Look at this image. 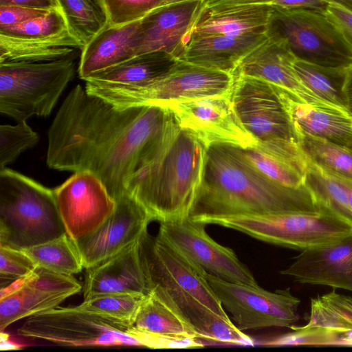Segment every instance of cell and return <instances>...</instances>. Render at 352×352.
<instances>
[{"label": "cell", "instance_id": "cell-1", "mask_svg": "<svg viewBox=\"0 0 352 352\" xmlns=\"http://www.w3.org/2000/svg\"><path fill=\"white\" fill-rule=\"evenodd\" d=\"M170 114L158 106L118 109L77 85L48 130L47 164L57 170L94 174L116 200L127 192Z\"/></svg>", "mask_w": 352, "mask_h": 352}, {"label": "cell", "instance_id": "cell-2", "mask_svg": "<svg viewBox=\"0 0 352 352\" xmlns=\"http://www.w3.org/2000/svg\"><path fill=\"white\" fill-rule=\"evenodd\" d=\"M311 190L280 184L265 176L246 157L243 148L216 143L206 148L201 185L189 217L268 213H318Z\"/></svg>", "mask_w": 352, "mask_h": 352}, {"label": "cell", "instance_id": "cell-3", "mask_svg": "<svg viewBox=\"0 0 352 352\" xmlns=\"http://www.w3.org/2000/svg\"><path fill=\"white\" fill-rule=\"evenodd\" d=\"M206 147L181 127L172 112L131 177L127 192L153 221L189 217L204 177Z\"/></svg>", "mask_w": 352, "mask_h": 352}, {"label": "cell", "instance_id": "cell-4", "mask_svg": "<svg viewBox=\"0 0 352 352\" xmlns=\"http://www.w3.org/2000/svg\"><path fill=\"white\" fill-rule=\"evenodd\" d=\"M139 254L149 292L170 305L186 322L208 308L230 318L206 277V272L148 230L139 239Z\"/></svg>", "mask_w": 352, "mask_h": 352}, {"label": "cell", "instance_id": "cell-5", "mask_svg": "<svg viewBox=\"0 0 352 352\" xmlns=\"http://www.w3.org/2000/svg\"><path fill=\"white\" fill-rule=\"evenodd\" d=\"M65 232L54 190L17 171L0 170V245L22 250Z\"/></svg>", "mask_w": 352, "mask_h": 352}, {"label": "cell", "instance_id": "cell-6", "mask_svg": "<svg viewBox=\"0 0 352 352\" xmlns=\"http://www.w3.org/2000/svg\"><path fill=\"white\" fill-rule=\"evenodd\" d=\"M74 57L0 63V112L16 122L50 115L75 74Z\"/></svg>", "mask_w": 352, "mask_h": 352}, {"label": "cell", "instance_id": "cell-7", "mask_svg": "<svg viewBox=\"0 0 352 352\" xmlns=\"http://www.w3.org/2000/svg\"><path fill=\"white\" fill-rule=\"evenodd\" d=\"M194 221L219 225L267 243L301 251L352 234L351 226L324 210L318 213L243 214L203 217Z\"/></svg>", "mask_w": 352, "mask_h": 352}, {"label": "cell", "instance_id": "cell-8", "mask_svg": "<svg viewBox=\"0 0 352 352\" xmlns=\"http://www.w3.org/2000/svg\"><path fill=\"white\" fill-rule=\"evenodd\" d=\"M272 6L267 34L283 41L297 60L338 69L352 67V47L327 13Z\"/></svg>", "mask_w": 352, "mask_h": 352}, {"label": "cell", "instance_id": "cell-9", "mask_svg": "<svg viewBox=\"0 0 352 352\" xmlns=\"http://www.w3.org/2000/svg\"><path fill=\"white\" fill-rule=\"evenodd\" d=\"M131 325L76 307H56L26 318L20 336L66 346H140Z\"/></svg>", "mask_w": 352, "mask_h": 352}, {"label": "cell", "instance_id": "cell-10", "mask_svg": "<svg viewBox=\"0 0 352 352\" xmlns=\"http://www.w3.org/2000/svg\"><path fill=\"white\" fill-rule=\"evenodd\" d=\"M210 287L241 331L289 327L299 319L300 300L290 288L267 291L258 285L234 283L206 274Z\"/></svg>", "mask_w": 352, "mask_h": 352}, {"label": "cell", "instance_id": "cell-11", "mask_svg": "<svg viewBox=\"0 0 352 352\" xmlns=\"http://www.w3.org/2000/svg\"><path fill=\"white\" fill-rule=\"evenodd\" d=\"M232 74L179 59L165 75L140 89L107 100L118 109L145 106L166 107L180 101L231 92Z\"/></svg>", "mask_w": 352, "mask_h": 352}, {"label": "cell", "instance_id": "cell-12", "mask_svg": "<svg viewBox=\"0 0 352 352\" xmlns=\"http://www.w3.org/2000/svg\"><path fill=\"white\" fill-rule=\"evenodd\" d=\"M160 223L157 235L207 273L228 281L258 285L234 252L207 234L206 224L190 217Z\"/></svg>", "mask_w": 352, "mask_h": 352}, {"label": "cell", "instance_id": "cell-13", "mask_svg": "<svg viewBox=\"0 0 352 352\" xmlns=\"http://www.w3.org/2000/svg\"><path fill=\"white\" fill-rule=\"evenodd\" d=\"M234 77L230 96L234 109L243 127L256 142L278 139L297 141L278 87L256 78Z\"/></svg>", "mask_w": 352, "mask_h": 352}, {"label": "cell", "instance_id": "cell-14", "mask_svg": "<svg viewBox=\"0 0 352 352\" xmlns=\"http://www.w3.org/2000/svg\"><path fill=\"white\" fill-rule=\"evenodd\" d=\"M81 289V284L73 276L37 267L1 288V331L19 320L58 307Z\"/></svg>", "mask_w": 352, "mask_h": 352}, {"label": "cell", "instance_id": "cell-15", "mask_svg": "<svg viewBox=\"0 0 352 352\" xmlns=\"http://www.w3.org/2000/svg\"><path fill=\"white\" fill-rule=\"evenodd\" d=\"M230 93L175 102L166 108L181 127L190 132L206 148L216 143L243 148L255 146L256 141L245 129L236 113Z\"/></svg>", "mask_w": 352, "mask_h": 352}, {"label": "cell", "instance_id": "cell-16", "mask_svg": "<svg viewBox=\"0 0 352 352\" xmlns=\"http://www.w3.org/2000/svg\"><path fill=\"white\" fill-rule=\"evenodd\" d=\"M54 192L65 232L74 241L96 230L116 205L102 182L88 171L75 172Z\"/></svg>", "mask_w": 352, "mask_h": 352}, {"label": "cell", "instance_id": "cell-17", "mask_svg": "<svg viewBox=\"0 0 352 352\" xmlns=\"http://www.w3.org/2000/svg\"><path fill=\"white\" fill-rule=\"evenodd\" d=\"M116 201L114 211L96 230L75 241L85 269L139 240L153 221L144 207L129 193L123 194Z\"/></svg>", "mask_w": 352, "mask_h": 352}, {"label": "cell", "instance_id": "cell-18", "mask_svg": "<svg viewBox=\"0 0 352 352\" xmlns=\"http://www.w3.org/2000/svg\"><path fill=\"white\" fill-rule=\"evenodd\" d=\"M296 59L283 41L267 35L263 43L242 59L233 75L263 80L302 102L332 105L301 82L293 66Z\"/></svg>", "mask_w": 352, "mask_h": 352}, {"label": "cell", "instance_id": "cell-19", "mask_svg": "<svg viewBox=\"0 0 352 352\" xmlns=\"http://www.w3.org/2000/svg\"><path fill=\"white\" fill-rule=\"evenodd\" d=\"M280 273L300 283L352 292V234L301 251Z\"/></svg>", "mask_w": 352, "mask_h": 352}, {"label": "cell", "instance_id": "cell-20", "mask_svg": "<svg viewBox=\"0 0 352 352\" xmlns=\"http://www.w3.org/2000/svg\"><path fill=\"white\" fill-rule=\"evenodd\" d=\"M201 8V0L161 6L140 21L138 55L164 52L181 59L190 28Z\"/></svg>", "mask_w": 352, "mask_h": 352}, {"label": "cell", "instance_id": "cell-21", "mask_svg": "<svg viewBox=\"0 0 352 352\" xmlns=\"http://www.w3.org/2000/svg\"><path fill=\"white\" fill-rule=\"evenodd\" d=\"M179 59L164 52L138 55L85 81L86 91L104 100L131 92L165 75Z\"/></svg>", "mask_w": 352, "mask_h": 352}, {"label": "cell", "instance_id": "cell-22", "mask_svg": "<svg viewBox=\"0 0 352 352\" xmlns=\"http://www.w3.org/2000/svg\"><path fill=\"white\" fill-rule=\"evenodd\" d=\"M83 298L109 294H148L139 240L101 263L86 269Z\"/></svg>", "mask_w": 352, "mask_h": 352}, {"label": "cell", "instance_id": "cell-23", "mask_svg": "<svg viewBox=\"0 0 352 352\" xmlns=\"http://www.w3.org/2000/svg\"><path fill=\"white\" fill-rule=\"evenodd\" d=\"M140 21L116 27L107 23L96 34L81 50L80 78L85 80L138 56Z\"/></svg>", "mask_w": 352, "mask_h": 352}, {"label": "cell", "instance_id": "cell-24", "mask_svg": "<svg viewBox=\"0 0 352 352\" xmlns=\"http://www.w3.org/2000/svg\"><path fill=\"white\" fill-rule=\"evenodd\" d=\"M278 91L296 133L304 132L351 148L352 113L349 111L332 105L302 102L286 91Z\"/></svg>", "mask_w": 352, "mask_h": 352}, {"label": "cell", "instance_id": "cell-25", "mask_svg": "<svg viewBox=\"0 0 352 352\" xmlns=\"http://www.w3.org/2000/svg\"><path fill=\"white\" fill-rule=\"evenodd\" d=\"M267 4L201 8L186 38L206 35L240 36L267 32L272 12Z\"/></svg>", "mask_w": 352, "mask_h": 352}, {"label": "cell", "instance_id": "cell-26", "mask_svg": "<svg viewBox=\"0 0 352 352\" xmlns=\"http://www.w3.org/2000/svg\"><path fill=\"white\" fill-rule=\"evenodd\" d=\"M267 38V32L192 37L180 60L233 74L242 59Z\"/></svg>", "mask_w": 352, "mask_h": 352}, {"label": "cell", "instance_id": "cell-27", "mask_svg": "<svg viewBox=\"0 0 352 352\" xmlns=\"http://www.w3.org/2000/svg\"><path fill=\"white\" fill-rule=\"evenodd\" d=\"M243 150L250 162L270 179L294 188L305 185L308 159L297 141L274 140Z\"/></svg>", "mask_w": 352, "mask_h": 352}, {"label": "cell", "instance_id": "cell-28", "mask_svg": "<svg viewBox=\"0 0 352 352\" xmlns=\"http://www.w3.org/2000/svg\"><path fill=\"white\" fill-rule=\"evenodd\" d=\"M82 44L70 32L42 37H22L0 33V63L43 62L73 57Z\"/></svg>", "mask_w": 352, "mask_h": 352}, {"label": "cell", "instance_id": "cell-29", "mask_svg": "<svg viewBox=\"0 0 352 352\" xmlns=\"http://www.w3.org/2000/svg\"><path fill=\"white\" fill-rule=\"evenodd\" d=\"M305 184L314 195L320 209L329 212L352 226V209L349 201L348 188L343 177L324 169L308 159Z\"/></svg>", "mask_w": 352, "mask_h": 352}, {"label": "cell", "instance_id": "cell-30", "mask_svg": "<svg viewBox=\"0 0 352 352\" xmlns=\"http://www.w3.org/2000/svg\"><path fill=\"white\" fill-rule=\"evenodd\" d=\"M131 328L164 336L199 338L194 329L170 305L153 292H149L143 299Z\"/></svg>", "mask_w": 352, "mask_h": 352}, {"label": "cell", "instance_id": "cell-31", "mask_svg": "<svg viewBox=\"0 0 352 352\" xmlns=\"http://www.w3.org/2000/svg\"><path fill=\"white\" fill-rule=\"evenodd\" d=\"M22 250L37 267L55 273L73 276L84 268L76 242L66 232Z\"/></svg>", "mask_w": 352, "mask_h": 352}, {"label": "cell", "instance_id": "cell-32", "mask_svg": "<svg viewBox=\"0 0 352 352\" xmlns=\"http://www.w3.org/2000/svg\"><path fill=\"white\" fill-rule=\"evenodd\" d=\"M294 69L301 82L320 98L346 109L343 91L348 69L328 68L296 59Z\"/></svg>", "mask_w": 352, "mask_h": 352}, {"label": "cell", "instance_id": "cell-33", "mask_svg": "<svg viewBox=\"0 0 352 352\" xmlns=\"http://www.w3.org/2000/svg\"><path fill=\"white\" fill-rule=\"evenodd\" d=\"M297 141L311 162L324 169L352 179V148L304 132H296Z\"/></svg>", "mask_w": 352, "mask_h": 352}, {"label": "cell", "instance_id": "cell-34", "mask_svg": "<svg viewBox=\"0 0 352 352\" xmlns=\"http://www.w3.org/2000/svg\"><path fill=\"white\" fill-rule=\"evenodd\" d=\"M70 32L83 47L107 24L100 0H57Z\"/></svg>", "mask_w": 352, "mask_h": 352}, {"label": "cell", "instance_id": "cell-35", "mask_svg": "<svg viewBox=\"0 0 352 352\" xmlns=\"http://www.w3.org/2000/svg\"><path fill=\"white\" fill-rule=\"evenodd\" d=\"M307 327L329 329H352V297L330 293L311 298V309Z\"/></svg>", "mask_w": 352, "mask_h": 352}, {"label": "cell", "instance_id": "cell-36", "mask_svg": "<svg viewBox=\"0 0 352 352\" xmlns=\"http://www.w3.org/2000/svg\"><path fill=\"white\" fill-rule=\"evenodd\" d=\"M146 294H109L92 296L76 307L131 325Z\"/></svg>", "mask_w": 352, "mask_h": 352}, {"label": "cell", "instance_id": "cell-37", "mask_svg": "<svg viewBox=\"0 0 352 352\" xmlns=\"http://www.w3.org/2000/svg\"><path fill=\"white\" fill-rule=\"evenodd\" d=\"M38 134L26 121L17 122L15 125L0 126V170L13 162L25 150L38 142Z\"/></svg>", "mask_w": 352, "mask_h": 352}, {"label": "cell", "instance_id": "cell-38", "mask_svg": "<svg viewBox=\"0 0 352 352\" xmlns=\"http://www.w3.org/2000/svg\"><path fill=\"white\" fill-rule=\"evenodd\" d=\"M69 30L60 8L21 23L0 28V33L22 37H42Z\"/></svg>", "mask_w": 352, "mask_h": 352}, {"label": "cell", "instance_id": "cell-39", "mask_svg": "<svg viewBox=\"0 0 352 352\" xmlns=\"http://www.w3.org/2000/svg\"><path fill=\"white\" fill-rule=\"evenodd\" d=\"M111 26H122L142 20L163 6L162 0H100Z\"/></svg>", "mask_w": 352, "mask_h": 352}, {"label": "cell", "instance_id": "cell-40", "mask_svg": "<svg viewBox=\"0 0 352 352\" xmlns=\"http://www.w3.org/2000/svg\"><path fill=\"white\" fill-rule=\"evenodd\" d=\"M37 267L20 249L0 245V276L3 281L13 282L26 276Z\"/></svg>", "mask_w": 352, "mask_h": 352}, {"label": "cell", "instance_id": "cell-41", "mask_svg": "<svg viewBox=\"0 0 352 352\" xmlns=\"http://www.w3.org/2000/svg\"><path fill=\"white\" fill-rule=\"evenodd\" d=\"M129 333L140 342L141 346L151 349H192L205 346L201 340L195 337L164 336L132 328Z\"/></svg>", "mask_w": 352, "mask_h": 352}, {"label": "cell", "instance_id": "cell-42", "mask_svg": "<svg viewBox=\"0 0 352 352\" xmlns=\"http://www.w3.org/2000/svg\"><path fill=\"white\" fill-rule=\"evenodd\" d=\"M307 333V346H352V329H329L302 326Z\"/></svg>", "mask_w": 352, "mask_h": 352}, {"label": "cell", "instance_id": "cell-43", "mask_svg": "<svg viewBox=\"0 0 352 352\" xmlns=\"http://www.w3.org/2000/svg\"><path fill=\"white\" fill-rule=\"evenodd\" d=\"M51 10L37 9L16 6H0V28L21 23L42 16Z\"/></svg>", "mask_w": 352, "mask_h": 352}, {"label": "cell", "instance_id": "cell-44", "mask_svg": "<svg viewBox=\"0 0 352 352\" xmlns=\"http://www.w3.org/2000/svg\"><path fill=\"white\" fill-rule=\"evenodd\" d=\"M327 14L337 25L352 47V12L330 4Z\"/></svg>", "mask_w": 352, "mask_h": 352}, {"label": "cell", "instance_id": "cell-45", "mask_svg": "<svg viewBox=\"0 0 352 352\" xmlns=\"http://www.w3.org/2000/svg\"><path fill=\"white\" fill-rule=\"evenodd\" d=\"M270 5L284 9L306 10L327 13L330 3L326 0H274Z\"/></svg>", "mask_w": 352, "mask_h": 352}, {"label": "cell", "instance_id": "cell-46", "mask_svg": "<svg viewBox=\"0 0 352 352\" xmlns=\"http://www.w3.org/2000/svg\"><path fill=\"white\" fill-rule=\"evenodd\" d=\"M0 6H16L43 10L60 8L57 0H0Z\"/></svg>", "mask_w": 352, "mask_h": 352}, {"label": "cell", "instance_id": "cell-47", "mask_svg": "<svg viewBox=\"0 0 352 352\" xmlns=\"http://www.w3.org/2000/svg\"><path fill=\"white\" fill-rule=\"evenodd\" d=\"M274 0H201L202 7L270 5Z\"/></svg>", "mask_w": 352, "mask_h": 352}, {"label": "cell", "instance_id": "cell-48", "mask_svg": "<svg viewBox=\"0 0 352 352\" xmlns=\"http://www.w3.org/2000/svg\"><path fill=\"white\" fill-rule=\"evenodd\" d=\"M343 91L347 109L352 113V67L346 72Z\"/></svg>", "mask_w": 352, "mask_h": 352}, {"label": "cell", "instance_id": "cell-49", "mask_svg": "<svg viewBox=\"0 0 352 352\" xmlns=\"http://www.w3.org/2000/svg\"><path fill=\"white\" fill-rule=\"evenodd\" d=\"M1 350H14L21 348V345L14 343L9 339V335L6 331H1Z\"/></svg>", "mask_w": 352, "mask_h": 352}, {"label": "cell", "instance_id": "cell-50", "mask_svg": "<svg viewBox=\"0 0 352 352\" xmlns=\"http://www.w3.org/2000/svg\"><path fill=\"white\" fill-rule=\"evenodd\" d=\"M331 5L352 12V0H326Z\"/></svg>", "mask_w": 352, "mask_h": 352}, {"label": "cell", "instance_id": "cell-51", "mask_svg": "<svg viewBox=\"0 0 352 352\" xmlns=\"http://www.w3.org/2000/svg\"><path fill=\"white\" fill-rule=\"evenodd\" d=\"M344 179L346 182V184L347 186V188H348V192H349V204H350V206L352 209V179H349V178H346V177H344Z\"/></svg>", "mask_w": 352, "mask_h": 352}, {"label": "cell", "instance_id": "cell-52", "mask_svg": "<svg viewBox=\"0 0 352 352\" xmlns=\"http://www.w3.org/2000/svg\"><path fill=\"white\" fill-rule=\"evenodd\" d=\"M163 1V6L170 5V4H174L180 2L187 1H191V0H162Z\"/></svg>", "mask_w": 352, "mask_h": 352}, {"label": "cell", "instance_id": "cell-53", "mask_svg": "<svg viewBox=\"0 0 352 352\" xmlns=\"http://www.w3.org/2000/svg\"><path fill=\"white\" fill-rule=\"evenodd\" d=\"M351 148H352V145H351Z\"/></svg>", "mask_w": 352, "mask_h": 352}]
</instances>
